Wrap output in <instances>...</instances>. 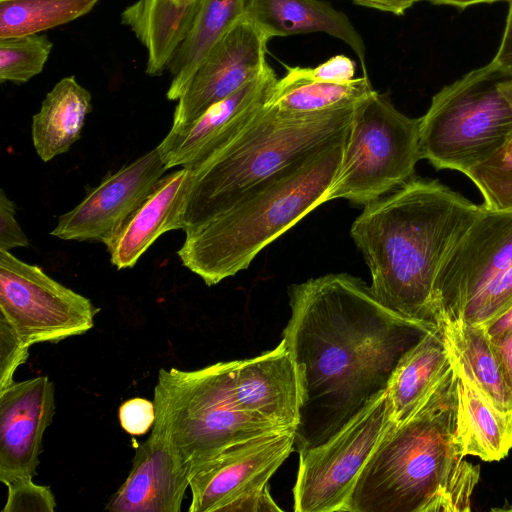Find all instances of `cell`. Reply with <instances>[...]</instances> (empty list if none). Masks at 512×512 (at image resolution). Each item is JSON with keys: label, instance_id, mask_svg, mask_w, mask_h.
I'll list each match as a JSON object with an SVG mask.
<instances>
[{"label": "cell", "instance_id": "1", "mask_svg": "<svg viewBox=\"0 0 512 512\" xmlns=\"http://www.w3.org/2000/svg\"><path fill=\"white\" fill-rule=\"evenodd\" d=\"M288 296L282 340L301 386L299 452L329 440L384 393L401 358L439 326L391 310L347 273L292 284Z\"/></svg>", "mask_w": 512, "mask_h": 512}, {"label": "cell", "instance_id": "2", "mask_svg": "<svg viewBox=\"0 0 512 512\" xmlns=\"http://www.w3.org/2000/svg\"><path fill=\"white\" fill-rule=\"evenodd\" d=\"M480 210L436 180L414 178L364 205L350 235L380 302L407 318L439 326L436 275Z\"/></svg>", "mask_w": 512, "mask_h": 512}, {"label": "cell", "instance_id": "3", "mask_svg": "<svg viewBox=\"0 0 512 512\" xmlns=\"http://www.w3.org/2000/svg\"><path fill=\"white\" fill-rule=\"evenodd\" d=\"M454 366V362H453ZM480 467L456 437V373L401 424L392 422L358 475L345 512H463Z\"/></svg>", "mask_w": 512, "mask_h": 512}, {"label": "cell", "instance_id": "4", "mask_svg": "<svg viewBox=\"0 0 512 512\" xmlns=\"http://www.w3.org/2000/svg\"><path fill=\"white\" fill-rule=\"evenodd\" d=\"M346 138L283 168L231 207L185 230L177 252L182 264L207 286L247 269L267 245L327 202Z\"/></svg>", "mask_w": 512, "mask_h": 512}, {"label": "cell", "instance_id": "5", "mask_svg": "<svg viewBox=\"0 0 512 512\" xmlns=\"http://www.w3.org/2000/svg\"><path fill=\"white\" fill-rule=\"evenodd\" d=\"M357 102L310 113L265 104L231 142L187 166L183 231L231 207L283 168L345 138Z\"/></svg>", "mask_w": 512, "mask_h": 512}, {"label": "cell", "instance_id": "6", "mask_svg": "<svg viewBox=\"0 0 512 512\" xmlns=\"http://www.w3.org/2000/svg\"><path fill=\"white\" fill-rule=\"evenodd\" d=\"M155 422L192 477L229 447L286 430L235 403L230 361L184 371L160 369L154 388ZM191 479V478H190Z\"/></svg>", "mask_w": 512, "mask_h": 512}, {"label": "cell", "instance_id": "7", "mask_svg": "<svg viewBox=\"0 0 512 512\" xmlns=\"http://www.w3.org/2000/svg\"><path fill=\"white\" fill-rule=\"evenodd\" d=\"M509 77L490 62L436 93L420 118L421 158L436 169L465 173L505 148L512 105L500 85Z\"/></svg>", "mask_w": 512, "mask_h": 512}, {"label": "cell", "instance_id": "8", "mask_svg": "<svg viewBox=\"0 0 512 512\" xmlns=\"http://www.w3.org/2000/svg\"><path fill=\"white\" fill-rule=\"evenodd\" d=\"M419 136L420 118L404 115L385 95L360 99L326 200L366 205L412 179L422 159Z\"/></svg>", "mask_w": 512, "mask_h": 512}, {"label": "cell", "instance_id": "9", "mask_svg": "<svg viewBox=\"0 0 512 512\" xmlns=\"http://www.w3.org/2000/svg\"><path fill=\"white\" fill-rule=\"evenodd\" d=\"M386 391L326 442L299 451L296 512H345L354 483L392 423Z\"/></svg>", "mask_w": 512, "mask_h": 512}, {"label": "cell", "instance_id": "10", "mask_svg": "<svg viewBox=\"0 0 512 512\" xmlns=\"http://www.w3.org/2000/svg\"><path fill=\"white\" fill-rule=\"evenodd\" d=\"M100 311L39 266L0 251V319L31 346L86 333Z\"/></svg>", "mask_w": 512, "mask_h": 512}, {"label": "cell", "instance_id": "11", "mask_svg": "<svg viewBox=\"0 0 512 512\" xmlns=\"http://www.w3.org/2000/svg\"><path fill=\"white\" fill-rule=\"evenodd\" d=\"M512 265V211L481 210L444 257L433 295L439 327L458 318L493 278Z\"/></svg>", "mask_w": 512, "mask_h": 512}, {"label": "cell", "instance_id": "12", "mask_svg": "<svg viewBox=\"0 0 512 512\" xmlns=\"http://www.w3.org/2000/svg\"><path fill=\"white\" fill-rule=\"evenodd\" d=\"M268 40L244 15L201 62L178 99L170 132H176L267 68Z\"/></svg>", "mask_w": 512, "mask_h": 512}, {"label": "cell", "instance_id": "13", "mask_svg": "<svg viewBox=\"0 0 512 512\" xmlns=\"http://www.w3.org/2000/svg\"><path fill=\"white\" fill-rule=\"evenodd\" d=\"M167 170L155 147L87 189L83 200L59 217L51 235L105 244Z\"/></svg>", "mask_w": 512, "mask_h": 512}, {"label": "cell", "instance_id": "14", "mask_svg": "<svg viewBox=\"0 0 512 512\" xmlns=\"http://www.w3.org/2000/svg\"><path fill=\"white\" fill-rule=\"evenodd\" d=\"M295 449V431L286 430L235 444L195 473L189 512H221L236 498L268 484Z\"/></svg>", "mask_w": 512, "mask_h": 512}, {"label": "cell", "instance_id": "15", "mask_svg": "<svg viewBox=\"0 0 512 512\" xmlns=\"http://www.w3.org/2000/svg\"><path fill=\"white\" fill-rule=\"evenodd\" d=\"M54 385L47 376L13 382L0 390V481L32 479L43 434L56 411Z\"/></svg>", "mask_w": 512, "mask_h": 512}, {"label": "cell", "instance_id": "16", "mask_svg": "<svg viewBox=\"0 0 512 512\" xmlns=\"http://www.w3.org/2000/svg\"><path fill=\"white\" fill-rule=\"evenodd\" d=\"M277 80L268 65L263 73L211 106L188 126L169 131L157 146L167 168L190 166L231 142L264 107Z\"/></svg>", "mask_w": 512, "mask_h": 512}, {"label": "cell", "instance_id": "17", "mask_svg": "<svg viewBox=\"0 0 512 512\" xmlns=\"http://www.w3.org/2000/svg\"><path fill=\"white\" fill-rule=\"evenodd\" d=\"M233 399L244 412L295 431L300 416L301 386L295 362L281 339L257 357L230 361Z\"/></svg>", "mask_w": 512, "mask_h": 512}, {"label": "cell", "instance_id": "18", "mask_svg": "<svg viewBox=\"0 0 512 512\" xmlns=\"http://www.w3.org/2000/svg\"><path fill=\"white\" fill-rule=\"evenodd\" d=\"M190 474L167 438L152 428L126 480L105 509L111 512H179Z\"/></svg>", "mask_w": 512, "mask_h": 512}, {"label": "cell", "instance_id": "19", "mask_svg": "<svg viewBox=\"0 0 512 512\" xmlns=\"http://www.w3.org/2000/svg\"><path fill=\"white\" fill-rule=\"evenodd\" d=\"M187 167L163 176L139 206L105 243L110 262L118 270L132 268L162 234L184 229Z\"/></svg>", "mask_w": 512, "mask_h": 512}, {"label": "cell", "instance_id": "20", "mask_svg": "<svg viewBox=\"0 0 512 512\" xmlns=\"http://www.w3.org/2000/svg\"><path fill=\"white\" fill-rule=\"evenodd\" d=\"M453 353L443 329L426 333L401 358L386 389L391 419L411 418L453 371Z\"/></svg>", "mask_w": 512, "mask_h": 512}, {"label": "cell", "instance_id": "21", "mask_svg": "<svg viewBox=\"0 0 512 512\" xmlns=\"http://www.w3.org/2000/svg\"><path fill=\"white\" fill-rule=\"evenodd\" d=\"M245 16L269 41L273 37L323 32L346 43L364 74L365 44L349 18L320 0H247Z\"/></svg>", "mask_w": 512, "mask_h": 512}, {"label": "cell", "instance_id": "22", "mask_svg": "<svg viewBox=\"0 0 512 512\" xmlns=\"http://www.w3.org/2000/svg\"><path fill=\"white\" fill-rule=\"evenodd\" d=\"M453 362L456 437L463 454L484 461L504 458L512 448V412H502L493 405L454 353Z\"/></svg>", "mask_w": 512, "mask_h": 512}, {"label": "cell", "instance_id": "23", "mask_svg": "<svg viewBox=\"0 0 512 512\" xmlns=\"http://www.w3.org/2000/svg\"><path fill=\"white\" fill-rule=\"evenodd\" d=\"M200 0L179 4L173 0H138L121 14L127 25L146 47V73L158 76L167 69L187 37Z\"/></svg>", "mask_w": 512, "mask_h": 512}, {"label": "cell", "instance_id": "24", "mask_svg": "<svg viewBox=\"0 0 512 512\" xmlns=\"http://www.w3.org/2000/svg\"><path fill=\"white\" fill-rule=\"evenodd\" d=\"M91 94L74 76L61 79L46 95L32 117L34 148L44 162L67 152L81 137L91 112Z\"/></svg>", "mask_w": 512, "mask_h": 512}, {"label": "cell", "instance_id": "25", "mask_svg": "<svg viewBox=\"0 0 512 512\" xmlns=\"http://www.w3.org/2000/svg\"><path fill=\"white\" fill-rule=\"evenodd\" d=\"M246 2L200 0L192 27L167 67L173 75L169 100L180 98L204 58L245 15Z\"/></svg>", "mask_w": 512, "mask_h": 512}, {"label": "cell", "instance_id": "26", "mask_svg": "<svg viewBox=\"0 0 512 512\" xmlns=\"http://www.w3.org/2000/svg\"><path fill=\"white\" fill-rule=\"evenodd\" d=\"M440 327L453 353L485 396L498 410L512 412V391L487 328L461 318L444 320Z\"/></svg>", "mask_w": 512, "mask_h": 512}, {"label": "cell", "instance_id": "27", "mask_svg": "<svg viewBox=\"0 0 512 512\" xmlns=\"http://www.w3.org/2000/svg\"><path fill=\"white\" fill-rule=\"evenodd\" d=\"M373 91L367 75L337 83L315 79L307 68L287 67L266 104L287 112L310 113L355 103Z\"/></svg>", "mask_w": 512, "mask_h": 512}, {"label": "cell", "instance_id": "28", "mask_svg": "<svg viewBox=\"0 0 512 512\" xmlns=\"http://www.w3.org/2000/svg\"><path fill=\"white\" fill-rule=\"evenodd\" d=\"M99 0H0V38L38 34L90 12Z\"/></svg>", "mask_w": 512, "mask_h": 512}, {"label": "cell", "instance_id": "29", "mask_svg": "<svg viewBox=\"0 0 512 512\" xmlns=\"http://www.w3.org/2000/svg\"><path fill=\"white\" fill-rule=\"evenodd\" d=\"M53 44L45 35L0 38V80L24 83L41 73Z\"/></svg>", "mask_w": 512, "mask_h": 512}, {"label": "cell", "instance_id": "30", "mask_svg": "<svg viewBox=\"0 0 512 512\" xmlns=\"http://www.w3.org/2000/svg\"><path fill=\"white\" fill-rule=\"evenodd\" d=\"M464 174L481 192L486 208L512 211V152L508 145Z\"/></svg>", "mask_w": 512, "mask_h": 512}, {"label": "cell", "instance_id": "31", "mask_svg": "<svg viewBox=\"0 0 512 512\" xmlns=\"http://www.w3.org/2000/svg\"><path fill=\"white\" fill-rule=\"evenodd\" d=\"M511 308L512 265L493 278L468 302L458 318L488 328Z\"/></svg>", "mask_w": 512, "mask_h": 512}, {"label": "cell", "instance_id": "32", "mask_svg": "<svg viewBox=\"0 0 512 512\" xmlns=\"http://www.w3.org/2000/svg\"><path fill=\"white\" fill-rule=\"evenodd\" d=\"M7 501L2 512H54L55 497L47 486L32 479H21L6 485Z\"/></svg>", "mask_w": 512, "mask_h": 512}, {"label": "cell", "instance_id": "33", "mask_svg": "<svg viewBox=\"0 0 512 512\" xmlns=\"http://www.w3.org/2000/svg\"><path fill=\"white\" fill-rule=\"evenodd\" d=\"M28 349L12 327L0 319V390L14 382V373L26 362Z\"/></svg>", "mask_w": 512, "mask_h": 512}, {"label": "cell", "instance_id": "34", "mask_svg": "<svg viewBox=\"0 0 512 512\" xmlns=\"http://www.w3.org/2000/svg\"><path fill=\"white\" fill-rule=\"evenodd\" d=\"M153 401L136 397L125 401L118 411L121 427L129 434L144 435L155 422Z\"/></svg>", "mask_w": 512, "mask_h": 512}, {"label": "cell", "instance_id": "35", "mask_svg": "<svg viewBox=\"0 0 512 512\" xmlns=\"http://www.w3.org/2000/svg\"><path fill=\"white\" fill-rule=\"evenodd\" d=\"M29 246V240L16 220V207L5 194L0 191V251H9L16 247Z\"/></svg>", "mask_w": 512, "mask_h": 512}, {"label": "cell", "instance_id": "36", "mask_svg": "<svg viewBox=\"0 0 512 512\" xmlns=\"http://www.w3.org/2000/svg\"><path fill=\"white\" fill-rule=\"evenodd\" d=\"M282 512L269 492V484L242 495L229 504L221 512Z\"/></svg>", "mask_w": 512, "mask_h": 512}, {"label": "cell", "instance_id": "37", "mask_svg": "<svg viewBox=\"0 0 512 512\" xmlns=\"http://www.w3.org/2000/svg\"><path fill=\"white\" fill-rule=\"evenodd\" d=\"M307 72L315 79L344 83L354 79L355 64L344 55H336L316 68H307Z\"/></svg>", "mask_w": 512, "mask_h": 512}, {"label": "cell", "instance_id": "38", "mask_svg": "<svg viewBox=\"0 0 512 512\" xmlns=\"http://www.w3.org/2000/svg\"><path fill=\"white\" fill-rule=\"evenodd\" d=\"M509 2V11L506 25L499 49L491 63L497 68L512 74V0Z\"/></svg>", "mask_w": 512, "mask_h": 512}, {"label": "cell", "instance_id": "39", "mask_svg": "<svg viewBox=\"0 0 512 512\" xmlns=\"http://www.w3.org/2000/svg\"><path fill=\"white\" fill-rule=\"evenodd\" d=\"M353 3L367 8L376 9L394 15H403L419 0H350Z\"/></svg>", "mask_w": 512, "mask_h": 512}, {"label": "cell", "instance_id": "40", "mask_svg": "<svg viewBox=\"0 0 512 512\" xmlns=\"http://www.w3.org/2000/svg\"><path fill=\"white\" fill-rule=\"evenodd\" d=\"M432 4L435 5H448L454 6L460 9H465L469 6L481 4V3H493L497 1L503 0H429ZM508 1V0H506Z\"/></svg>", "mask_w": 512, "mask_h": 512}, {"label": "cell", "instance_id": "41", "mask_svg": "<svg viewBox=\"0 0 512 512\" xmlns=\"http://www.w3.org/2000/svg\"><path fill=\"white\" fill-rule=\"evenodd\" d=\"M501 90L505 97L509 100V102L512 105V77H509L508 79L504 80L501 85ZM508 148L512 152V136L508 144Z\"/></svg>", "mask_w": 512, "mask_h": 512}, {"label": "cell", "instance_id": "42", "mask_svg": "<svg viewBox=\"0 0 512 512\" xmlns=\"http://www.w3.org/2000/svg\"><path fill=\"white\" fill-rule=\"evenodd\" d=\"M173 1L176 2V3H179V4H186V3L195 2L197 0H173Z\"/></svg>", "mask_w": 512, "mask_h": 512}, {"label": "cell", "instance_id": "43", "mask_svg": "<svg viewBox=\"0 0 512 512\" xmlns=\"http://www.w3.org/2000/svg\"><path fill=\"white\" fill-rule=\"evenodd\" d=\"M495 510L512 511V506L509 508H502V509H495Z\"/></svg>", "mask_w": 512, "mask_h": 512}]
</instances>
